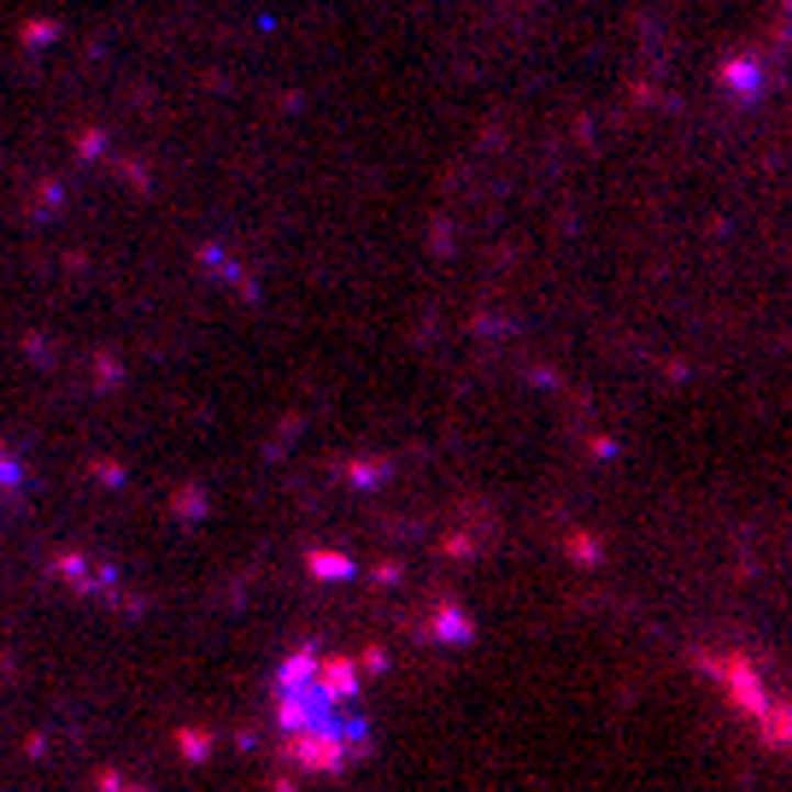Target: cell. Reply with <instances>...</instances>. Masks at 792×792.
Listing matches in <instances>:
<instances>
[{
    "instance_id": "6da1fadb",
    "label": "cell",
    "mask_w": 792,
    "mask_h": 792,
    "mask_svg": "<svg viewBox=\"0 0 792 792\" xmlns=\"http://www.w3.org/2000/svg\"><path fill=\"white\" fill-rule=\"evenodd\" d=\"M277 763L305 781H347L376 751L365 663L335 646H294L270 676Z\"/></svg>"
}]
</instances>
